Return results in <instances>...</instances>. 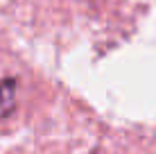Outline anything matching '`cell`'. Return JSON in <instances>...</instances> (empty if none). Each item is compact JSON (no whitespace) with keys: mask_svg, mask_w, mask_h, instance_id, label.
<instances>
[{"mask_svg":"<svg viewBox=\"0 0 156 154\" xmlns=\"http://www.w3.org/2000/svg\"><path fill=\"white\" fill-rule=\"evenodd\" d=\"M14 95H16L14 82L12 79H0V118H5L14 109Z\"/></svg>","mask_w":156,"mask_h":154,"instance_id":"cell-1","label":"cell"}]
</instances>
